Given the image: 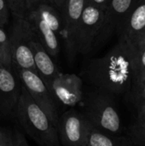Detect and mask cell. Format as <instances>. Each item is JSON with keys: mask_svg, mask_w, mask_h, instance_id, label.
<instances>
[{"mask_svg": "<svg viewBox=\"0 0 145 146\" xmlns=\"http://www.w3.org/2000/svg\"><path fill=\"white\" fill-rule=\"evenodd\" d=\"M135 54L132 47L119 39L104 56L90 60L83 68L80 77L91 87L115 98L125 95L134 84Z\"/></svg>", "mask_w": 145, "mask_h": 146, "instance_id": "cell-1", "label": "cell"}, {"mask_svg": "<svg viewBox=\"0 0 145 146\" xmlns=\"http://www.w3.org/2000/svg\"><path fill=\"white\" fill-rule=\"evenodd\" d=\"M115 97L91 87L85 91L79 105L80 112L97 130L113 136L123 135V126L116 107Z\"/></svg>", "mask_w": 145, "mask_h": 146, "instance_id": "cell-2", "label": "cell"}, {"mask_svg": "<svg viewBox=\"0 0 145 146\" xmlns=\"http://www.w3.org/2000/svg\"><path fill=\"white\" fill-rule=\"evenodd\" d=\"M15 113L22 127L38 145L62 146L56 127L33 101L23 85Z\"/></svg>", "mask_w": 145, "mask_h": 146, "instance_id": "cell-3", "label": "cell"}, {"mask_svg": "<svg viewBox=\"0 0 145 146\" xmlns=\"http://www.w3.org/2000/svg\"><path fill=\"white\" fill-rule=\"evenodd\" d=\"M13 18L9 34L13 68L38 73L30 45V42L33 37L32 27L26 18L15 16H13Z\"/></svg>", "mask_w": 145, "mask_h": 146, "instance_id": "cell-4", "label": "cell"}, {"mask_svg": "<svg viewBox=\"0 0 145 146\" xmlns=\"http://www.w3.org/2000/svg\"><path fill=\"white\" fill-rule=\"evenodd\" d=\"M15 69L31 98L46 113L57 128L60 117L57 106L58 103L46 84L38 73L26 69Z\"/></svg>", "mask_w": 145, "mask_h": 146, "instance_id": "cell-5", "label": "cell"}, {"mask_svg": "<svg viewBox=\"0 0 145 146\" xmlns=\"http://www.w3.org/2000/svg\"><path fill=\"white\" fill-rule=\"evenodd\" d=\"M91 124L79 110L71 108L59 117L57 132L62 146H87Z\"/></svg>", "mask_w": 145, "mask_h": 146, "instance_id": "cell-6", "label": "cell"}, {"mask_svg": "<svg viewBox=\"0 0 145 146\" xmlns=\"http://www.w3.org/2000/svg\"><path fill=\"white\" fill-rule=\"evenodd\" d=\"M138 0H111L104 10L102 26L97 33L95 44H103L115 34L121 35L122 29Z\"/></svg>", "mask_w": 145, "mask_h": 146, "instance_id": "cell-7", "label": "cell"}, {"mask_svg": "<svg viewBox=\"0 0 145 146\" xmlns=\"http://www.w3.org/2000/svg\"><path fill=\"white\" fill-rule=\"evenodd\" d=\"M50 92L58 104L74 108L79 105L84 98V80L74 74L60 73L53 80Z\"/></svg>", "mask_w": 145, "mask_h": 146, "instance_id": "cell-8", "label": "cell"}, {"mask_svg": "<svg viewBox=\"0 0 145 146\" xmlns=\"http://www.w3.org/2000/svg\"><path fill=\"white\" fill-rule=\"evenodd\" d=\"M103 15L104 11L100 9L89 5L85 7L76 34L77 53L85 55L94 47Z\"/></svg>", "mask_w": 145, "mask_h": 146, "instance_id": "cell-9", "label": "cell"}, {"mask_svg": "<svg viewBox=\"0 0 145 146\" xmlns=\"http://www.w3.org/2000/svg\"><path fill=\"white\" fill-rule=\"evenodd\" d=\"M85 7V0H67L61 12L63 18L62 38L69 59L73 58L77 54L76 34Z\"/></svg>", "mask_w": 145, "mask_h": 146, "instance_id": "cell-10", "label": "cell"}, {"mask_svg": "<svg viewBox=\"0 0 145 146\" xmlns=\"http://www.w3.org/2000/svg\"><path fill=\"white\" fill-rule=\"evenodd\" d=\"M22 90V83L15 68L0 63V114L15 111Z\"/></svg>", "mask_w": 145, "mask_h": 146, "instance_id": "cell-11", "label": "cell"}, {"mask_svg": "<svg viewBox=\"0 0 145 146\" xmlns=\"http://www.w3.org/2000/svg\"><path fill=\"white\" fill-rule=\"evenodd\" d=\"M29 21L36 38L55 60L60 53V39L56 33L38 15L35 10L29 12L26 17Z\"/></svg>", "mask_w": 145, "mask_h": 146, "instance_id": "cell-12", "label": "cell"}, {"mask_svg": "<svg viewBox=\"0 0 145 146\" xmlns=\"http://www.w3.org/2000/svg\"><path fill=\"white\" fill-rule=\"evenodd\" d=\"M30 45L33 54L37 72L50 91V86L53 80L62 72L57 68L51 56L36 38L34 33L33 37L30 42Z\"/></svg>", "mask_w": 145, "mask_h": 146, "instance_id": "cell-13", "label": "cell"}, {"mask_svg": "<svg viewBox=\"0 0 145 146\" xmlns=\"http://www.w3.org/2000/svg\"><path fill=\"white\" fill-rule=\"evenodd\" d=\"M145 31V0H138L132 9L119 39L126 43L133 50Z\"/></svg>", "mask_w": 145, "mask_h": 146, "instance_id": "cell-14", "label": "cell"}, {"mask_svg": "<svg viewBox=\"0 0 145 146\" xmlns=\"http://www.w3.org/2000/svg\"><path fill=\"white\" fill-rule=\"evenodd\" d=\"M87 146H138L126 135L113 136L95 129L91 125L88 135Z\"/></svg>", "mask_w": 145, "mask_h": 146, "instance_id": "cell-15", "label": "cell"}, {"mask_svg": "<svg viewBox=\"0 0 145 146\" xmlns=\"http://www.w3.org/2000/svg\"><path fill=\"white\" fill-rule=\"evenodd\" d=\"M33 10L56 33L59 39L62 38L63 34V18L62 13L56 7L48 3L39 4Z\"/></svg>", "mask_w": 145, "mask_h": 146, "instance_id": "cell-16", "label": "cell"}, {"mask_svg": "<svg viewBox=\"0 0 145 146\" xmlns=\"http://www.w3.org/2000/svg\"><path fill=\"white\" fill-rule=\"evenodd\" d=\"M0 63L8 68H13L10 38L2 27H0Z\"/></svg>", "mask_w": 145, "mask_h": 146, "instance_id": "cell-17", "label": "cell"}, {"mask_svg": "<svg viewBox=\"0 0 145 146\" xmlns=\"http://www.w3.org/2000/svg\"><path fill=\"white\" fill-rule=\"evenodd\" d=\"M7 2L13 16L26 18L30 12L26 0H7Z\"/></svg>", "mask_w": 145, "mask_h": 146, "instance_id": "cell-18", "label": "cell"}, {"mask_svg": "<svg viewBox=\"0 0 145 146\" xmlns=\"http://www.w3.org/2000/svg\"><path fill=\"white\" fill-rule=\"evenodd\" d=\"M127 135L137 145L145 146V127L136 122L129 127Z\"/></svg>", "mask_w": 145, "mask_h": 146, "instance_id": "cell-19", "label": "cell"}, {"mask_svg": "<svg viewBox=\"0 0 145 146\" xmlns=\"http://www.w3.org/2000/svg\"><path fill=\"white\" fill-rule=\"evenodd\" d=\"M132 90L133 92L137 105L145 104V76L135 80Z\"/></svg>", "mask_w": 145, "mask_h": 146, "instance_id": "cell-20", "label": "cell"}, {"mask_svg": "<svg viewBox=\"0 0 145 146\" xmlns=\"http://www.w3.org/2000/svg\"><path fill=\"white\" fill-rule=\"evenodd\" d=\"M134 68L135 80L145 76V50L136 52L134 56Z\"/></svg>", "mask_w": 145, "mask_h": 146, "instance_id": "cell-21", "label": "cell"}, {"mask_svg": "<svg viewBox=\"0 0 145 146\" xmlns=\"http://www.w3.org/2000/svg\"><path fill=\"white\" fill-rule=\"evenodd\" d=\"M11 11L7 0H0V27H4L9 20Z\"/></svg>", "mask_w": 145, "mask_h": 146, "instance_id": "cell-22", "label": "cell"}, {"mask_svg": "<svg viewBox=\"0 0 145 146\" xmlns=\"http://www.w3.org/2000/svg\"><path fill=\"white\" fill-rule=\"evenodd\" d=\"M0 146H15L14 133L0 129Z\"/></svg>", "mask_w": 145, "mask_h": 146, "instance_id": "cell-23", "label": "cell"}, {"mask_svg": "<svg viewBox=\"0 0 145 146\" xmlns=\"http://www.w3.org/2000/svg\"><path fill=\"white\" fill-rule=\"evenodd\" d=\"M111 0H85V6H92L102 10H105Z\"/></svg>", "mask_w": 145, "mask_h": 146, "instance_id": "cell-24", "label": "cell"}, {"mask_svg": "<svg viewBox=\"0 0 145 146\" xmlns=\"http://www.w3.org/2000/svg\"><path fill=\"white\" fill-rule=\"evenodd\" d=\"M14 142L15 146H30L26 139H25L24 135L17 131L14 133Z\"/></svg>", "mask_w": 145, "mask_h": 146, "instance_id": "cell-25", "label": "cell"}, {"mask_svg": "<svg viewBox=\"0 0 145 146\" xmlns=\"http://www.w3.org/2000/svg\"><path fill=\"white\" fill-rule=\"evenodd\" d=\"M137 109H138L137 123L145 127V104L137 105Z\"/></svg>", "mask_w": 145, "mask_h": 146, "instance_id": "cell-26", "label": "cell"}, {"mask_svg": "<svg viewBox=\"0 0 145 146\" xmlns=\"http://www.w3.org/2000/svg\"><path fill=\"white\" fill-rule=\"evenodd\" d=\"M45 1H46V3L53 5L60 12H62V10L63 9V6H64V4H65L67 0H45Z\"/></svg>", "mask_w": 145, "mask_h": 146, "instance_id": "cell-27", "label": "cell"}, {"mask_svg": "<svg viewBox=\"0 0 145 146\" xmlns=\"http://www.w3.org/2000/svg\"><path fill=\"white\" fill-rule=\"evenodd\" d=\"M135 51H141L143 50H145V31L144 33H143V35L140 37V38L138 39L136 46H135Z\"/></svg>", "mask_w": 145, "mask_h": 146, "instance_id": "cell-28", "label": "cell"}, {"mask_svg": "<svg viewBox=\"0 0 145 146\" xmlns=\"http://www.w3.org/2000/svg\"><path fill=\"white\" fill-rule=\"evenodd\" d=\"M27 4H28V8L30 9V11L33 10L35 8H37L39 4L42 3H46L45 0H26Z\"/></svg>", "mask_w": 145, "mask_h": 146, "instance_id": "cell-29", "label": "cell"}]
</instances>
